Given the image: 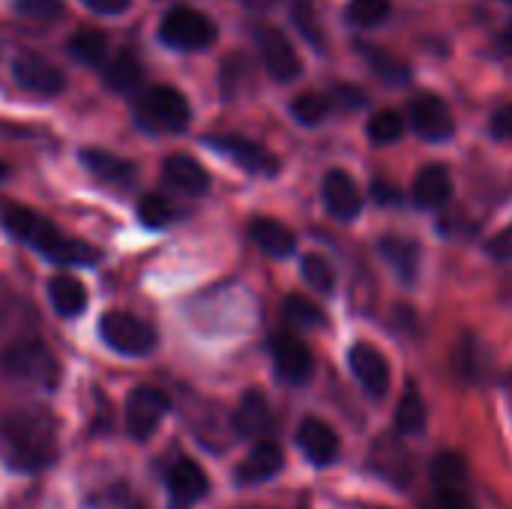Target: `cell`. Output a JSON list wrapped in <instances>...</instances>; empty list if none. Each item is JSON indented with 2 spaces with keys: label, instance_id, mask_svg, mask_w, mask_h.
Returning a JSON list of instances; mask_svg holds the SVG:
<instances>
[{
  "label": "cell",
  "instance_id": "cell-22",
  "mask_svg": "<svg viewBox=\"0 0 512 509\" xmlns=\"http://www.w3.org/2000/svg\"><path fill=\"white\" fill-rule=\"evenodd\" d=\"M249 237H252V243H255L264 255H270V258H288V255H294V249H297L294 231L285 228V225L276 222V219H267V216L252 219Z\"/></svg>",
  "mask_w": 512,
  "mask_h": 509
},
{
  "label": "cell",
  "instance_id": "cell-45",
  "mask_svg": "<svg viewBox=\"0 0 512 509\" xmlns=\"http://www.w3.org/2000/svg\"><path fill=\"white\" fill-rule=\"evenodd\" d=\"M6 174H9V168H6V162H0V180H6Z\"/></svg>",
  "mask_w": 512,
  "mask_h": 509
},
{
  "label": "cell",
  "instance_id": "cell-26",
  "mask_svg": "<svg viewBox=\"0 0 512 509\" xmlns=\"http://www.w3.org/2000/svg\"><path fill=\"white\" fill-rule=\"evenodd\" d=\"M381 255L387 264L396 270L402 282H414L420 273V246L408 237H384L381 240Z\"/></svg>",
  "mask_w": 512,
  "mask_h": 509
},
{
  "label": "cell",
  "instance_id": "cell-21",
  "mask_svg": "<svg viewBox=\"0 0 512 509\" xmlns=\"http://www.w3.org/2000/svg\"><path fill=\"white\" fill-rule=\"evenodd\" d=\"M81 162H84V168L96 177V180H102V183H108V186H132L135 183V177H138V168L129 162V159H123V156H117V153H108V150H96V147H87V150H81Z\"/></svg>",
  "mask_w": 512,
  "mask_h": 509
},
{
  "label": "cell",
  "instance_id": "cell-36",
  "mask_svg": "<svg viewBox=\"0 0 512 509\" xmlns=\"http://www.w3.org/2000/svg\"><path fill=\"white\" fill-rule=\"evenodd\" d=\"M282 309H285V318L294 321V324H300V327H321L324 324V312L309 297H303V294L285 297V306Z\"/></svg>",
  "mask_w": 512,
  "mask_h": 509
},
{
  "label": "cell",
  "instance_id": "cell-5",
  "mask_svg": "<svg viewBox=\"0 0 512 509\" xmlns=\"http://www.w3.org/2000/svg\"><path fill=\"white\" fill-rule=\"evenodd\" d=\"M159 39L168 48L177 51H201L213 45L216 39V24L195 6H171L162 21H159Z\"/></svg>",
  "mask_w": 512,
  "mask_h": 509
},
{
  "label": "cell",
  "instance_id": "cell-14",
  "mask_svg": "<svg viewBox=\"0 0 512 509\" xmlns=\"http://www.w3.org/2000/svg\"><path fill=\"white\" fill-rule=\"evenodd\" d=\"M12 78L33 96H57L66 87V75L39 54H18L12 60Z\"/></svg>",
  "mask_w": 512,
  "mask_h": 509
},
{
  "label": "cell",
  "instance_id": "cell-41",
  "mask_svg": "<svg viewBox=\"0 0 512 509\" xmlns=\"http://www.w3.org/2000/svg\"><path fill=\"white\" fill-rule=\"evenodd\" d=\"M90 12H99V15H120L129 9L132 0H81Z\"/></svg>",
  "mask_w": 512,
  "mask_h": 509
},
{
  "label": "cell",
  "instance_id": "cell-9",
  "mask_svg": "<svg viewBox=\"0 0 512 509\" xmlns=\"http://www.w3.org/2000/svg\"><path fill=\"white\" fill-rule=\"evenodd\" d=\"M369 468L396 489H408L414 480V456L402 444V435H381L369 450Z\"/></svg>",
  "mask_w": 512,
  "mask_h": 509
},
{
  "label": "cell",
  "instance_id": "cell-7",
  "mask_svg": "<svg viewBox=\"0 0 512 509\" xmlns=\"http://www.w3.org/2000/svg\"><path fill=\"white\" fill-rule=\"evenodd\" d=\"M171 402L159 387H135L126 396V408H123V420H126V432L132 441H147L159 423L165 420Z\"/></svg>",
  "mask_w": 512,
  "mask_h": 509
},
{
  "label": "cell",
  "instance_id": "cell-31",
  "mask_svg": "<svg viewBox=\"0 0 512 509\" xmlns=\"http://www.w3.org/2000/svg\"><path fill=\"white\" fill-rule=\"evenodd\" d=\"M360 51H363V57L369 60V66H372L384 81H390V84H405V81H411V69H408L402 60H396L393 54H387L384 48H378V45H360Z\"/></svg>",
  "mask_w": 512,
  "mask_h": 509
},
{
  "label": "cell",
  "instance_id": "cell-47",
  "mask_svg": "<svg viewBox=\"0 0 512 509\" xmlns=\"http://www.w3.org/2000/svg\"><path fill=\"white\" fill-rule=\"evenodd\" d=\"M507 3H512V0H507Z\"/></svg>",
  "mask_w": 512,
  "mask_h": 509
},
{
  "label": "cell",
  "instance_id": "cell-27",
  "mask_svg": "<svg viewBox=\"0 0 512 509\" xmlns=\"http://www.w3.org/2000/svg\"><path fill=\"white\" fill-rule=\"evenodd\" d=\"M66 51H69L78 63H84V66H102V63H105V54H108V39H105V33L96 30V27H78V30L69 36Z\"/></svg>",
  "mask_w": 512,
  "mask_h": 509
},
{
  "label": "cell",
  "instance_id": "cell-18",
  "mask_svg": "<svg viewBox=\"0 0 512 509\" xmlns=\"http://www.w3.org/2000/svg\"><path fill=\"white\" fill-rule=\"evenodd\" d=\"M297 447L303 450V456H306L315 468L333 465V462L339 459V450H342L336 429L327 426V423L318 420V417H309V420L300 423V429H297Z\"/></svg>",
  "mask_w": 512,
  "mask_h": 509
},
{
  "label": "cell",
  "instance_id": "cell-4",
  "mask_svg": "<svg viewBox=\"0 0 512 509\" xmlns=\"http://www.w3.org/2000/svg\"><path fill=\"white\" fill-rule=\"evenodd\" d=\"M135 120L150 132H183L192 120V108L177 87L156 84L135 96Z\"/></svg>",
  "mask_w": 512,
  "mask_h": 509
},
{
  "label": "cell",
  "instance_id": "cell-34",
  "mask_svg": "<svg viewBox=\"0 0 512 509\" xmlns=\"http://www.w3.org/2000/svg\"><path fill=\"white\" fill-rule=\"evenodd\" d=\"M390 0H351L348 3V9H345V15H348V21L351 24H357V27H378V24H384L387 18H390Z\"/></svg>",
  "mask_w": 512,
  "mask_h": 509
},
{
  "label": "cell",
  "instance_id": "cell-20",
  "mask_svg": "<svg viewBox=\"0 0 512 509\" xmlns=\"http://www.w3.org/2000/svg\"><path fill=\"white\" fill-rule=\"evenodd\" d=\"M162 180H165L174 192L192 195V198H198V195H204V192L210 189V174L204 171V165H198L192 156H183V153L168 156V159L162 162Z\"/></svg>",
  "mask_w": 512,
  "mask_h": 509
},
{
  "label": "cell",
  "instance_id": "cell-1",
  "mask_svg": "<svg viewBox=\"0 0 512 509\" xmlns=\"http://www.w3.org/2000/svg\"><path fill=\"white\" fill-rule=\"evenodd\" d=\"M0 456L9 468L33 474L57 459V420L45 408H18L0 420Z\"/></svg>",
  "mask_w": 512,
  "mask_h": 509
},
{
  "label": "cell",
  "instance_id": "cell-25",
  "mask_svg": "<svg viewBox=\"0 0 512 509\" xmlns=\"http://www.w3.org/2000/svg\"><path fill=\"white\" fill-rule=\"evenodd\" d=\"M48 297H51V306L57 309V315H63V318H78L87 309V291L69 273H57L48 279Z\"/></svg>",
  "mask_w": 512,
  "mask_h": 509
},
{
  "label": "cell",
  "instance_id": "cell-29",
  "mask_svg": "<svg viewBox=\"0 0 512 509\" xmlns=\"http://www.w3.org/2000/svg\"><path fill=\"white\" fill-rule=\"evenodd\" d=\"M423 429H426V402H423L420 390L414 384H408V390L402 393V399L396 405V432L420 435Z\"/></svg>",
  "mask_w": 512,
  "mask_h": 509
},
{
  "label": "cell",
  "instance_id": "cell-19",
  "mask_svg": "<svg viewBox=\"0 0 512 509\" xmlns=\"http://www.w3.org/2000/svg\"><path fill=\"white\" fill-rule=\"evenodd\" d=\"M285 468V453L279 444L273 441H261L252 447V453L240 462V468L234 471V480L240 486H261L267 480H273L279 471Z\"/></svg>",
  "mask_w": 512,
  "mask_h": 509
},
{
  "label": "cell",
  "instance_id": "cell-28",
  "mask_svg": "<svg viewBox=\"0 0 512 509\" xmlns=\"http://www.w3.org/2000/svg\"><path fill=\"white\" fill-rule=\"evenodd\" d=\"M141 78H144V69H141V60L132 51H120L105 66V84L114 93H132V90H138Z\"/></svg>",
  "mask_w": 512,
  "mask_h": 509
},
{
  "label": "cell",
  "instance_id": "cell-12",
  "mask_svg": "<svg viewBox=\"0 0 512 509\" xmlns=\"http://www.w3.org/2000/svg\"><path fill=\"white\" fill-rule=\"evenodd\" d=\"M207 144L222 153L225 159H231L234 165H240L249 174H261V177H273L279 171V159L258 141L243 138V135H210Z\"/></svg>",
  "mask_w": 512,
  "mask_h": 509
},
{
  "label": "cell",
  "instance_id": "cell-8",
  "mask_svg": "<svg viewBox=\"0 0 512 509\" xmlns=\"http://www.w3.org/2000/svg\"><path fill=\"white\" fill-rule=\"evenodd\" d=\"M468 465L459 453H441L432 465L438 509H474L468 492Z\"/></svg>",
  "mask_w": 512,
  "mask_h": 509
},
{
  "label": "cell",
  "instance_id": "cell-16",
  "mask_svg": "<svg viewBox=\"0 0 512 509\" xmlns=\"http://www.w3.org/2000/svg\"><path fill=\"white\" fill-rule=\"evenodd\" d=\"M168 509H192L207 492L210 480L192 459H177L168 471Z\"/></svg>",
  "mask_w": 512,
  "mask_h": 509
},
{
  "label": "cell",
  "instance_id": "cell-2",
  "mask_svg": "<svg viewBox=\"0 0 512 509\" xmlns=\"http://www.w3.org/2000/svg\"><path fill=\"white\" fill-rule=\"evenodd\" d=\"M0 222L15 240H21L24 246L36 249L39 255H45L48 261H54L60 267H87V264L99 261V252L93 246H87L75 237H66L60 228H54L45 216H39L30 207L3 204Z\"/></svg>",
  "mask_w": 512,
  "mask_h": 509
},
{
  "label": "cell",
  "instance_id": "cell-11",
  "mask_svg": "<svg viewBox=\"0 0 512 509\" xmlns=\"http://www.w3.org/2000/svg\"><path fill=\"white\" fill-rule=\"evenodd\" d=\"M255 39H258V48H261V60H264L267 72L276 81L288 84V81H294L303 72V63H300V54H297L294 42L279 27L261 24L255 30Z\"/></svg>",
  "mask_w": 512,
  "mask_h": 509
},
{
  "label": "cell",
  "instance_id": "cell-33",
  "mask_svg": "<svg viewBox=\"0 0 512 509\" xmlns=\"http://www.w3.org/2000/svg\"><path fill=\"white\" fill-rule=\"evenodd\" d=\"M138 219H141L144 228L159 231V228H168L174 222V207H171V201L165 195L150 192V195H144L138 201Z\"/></svg>",
  "mask_w": 512,
  "mask_h": 509
},
{
  "label": "cell",
  "instance_id": "cell-15",
  "mask_svg": "<svg viewBox=\"0 0 512 509\" xmlns=\"http://www.w3.org/2000/svg\"><path fill=\"white\" fill-rule=\"evenodd\" d=\"M270 351H273V363H276V372H279L282 381L303 384V381L312 378V369H315L312 351L294 333H273Z\"/></svg>",
  "mask_w": 512,
  "mask_h": 509
},
{
  "label": "cell",
  "instance_id": "cell-24",
  "mask_svg": "<svg viewBox=\"0 0 512 509\" xmlns=\"http://www.w3.org/2000/svg\"><path fill=\"white\" fill-rule=\"evenodd\" d=\"M270 429V405L264 393L249 390L234 411V432L240 438H261Z\"/></svg>",
  "mask_w": 512,
  "mask_h": 509
},
{
  "label": "cell",
  "instance_id": "cell-6",
  "mask_svg": "<svg viewBox=\"0 0 512 509\" xmlns=\"http://www.w3.org/2000/svg\"><path fill=\"white\" fill-rule=\"evenodd\" d=\"M102 342L123 357H147L156 348V330L132 312H105L99 321Z\"/></svg>",
  "mask_w": 512,
  "mask_h": 509
},
{
  "label": "cell",
  "instance_id": "cell-38",
  "mask_svg": "<svg viewBox=\"0 0 512 509\" xmlns=\"http://www.w3.org/2000/svg\"><path fill=\"white\" fill-rule=\"evenodd\" d=\"M15 12L30 21H54L63 15V0H15Z\"/></svg>",
  "mask_w": 512,
  "mask_h": 509
},
{
  "label": "cell",
  "instance_id": "cell-32",
  "mask_svg": "<svg viewBox=\"0 0 512 509\" xmlns=\"http://www.w3.org/2000/svg\"><path fill=\"white\" fill-rule=\"evenodd\" d=\"M330 108H333V102H330L324 93H315V90L300 93V96L291 102V114H294V120L303 123V126H318V123H324L327 114H330Z\"/></svg>",
  "mask_w": 512,
  "mask_h": 509
},
{
  "label": "cell",
  "instance_id": "cell-46",
  "mask_svg": "<svg viewBox=\"0 0 512 509\" xmlns=\"http://www.w3.org/2000/svg\"><path fill=\"white\" fill-rule=\"evenodd\" d=\"M240 509H255V507H240Z\"/></svg>",
  "mask_w": 512,
  "mask_h": 509
},
{
  "label": "cell",
  "instance_id": "cell-40",
  "mask_svg": "<svg viewBox=\"0 0 512 509\" xmlns=\"http://www.w3.org/2000/svg\"><path fill=\"white\" fill-rule=\"evenodd\" d=\"M486 252H489L495 261H512V225H507L504 231H498V234L489 240Z\"/></svg>",
  "mask_w": 512,
  "mask_h": 509
},
{
  "label": "cell",
  "instance_id": "cell-10",
  "mask_svg": "<svg viewBox=\"0 0 512 509\" xmlns=\"http://www.w3.org/2000/svg\"><path fill=\"white\" fill-rule=\"evenodd\" d=\"M408 120L414 132L426 141H450L456 132V117L450 105L435 93H417L408 105Z\"/></svg>",
  "mask_w": 512,
  "mask_h": 509
},
{
  "label": "cell",
  "instance_id": "cell-39",
  "mask_svg": "<svg viewBox=\"0 0 512 509\" xmlns=\"http://www.w3.org/2000/svg\"><path fill=\"white\" fill-rule=\"evenodd\" d=\"M489 132L498 138V141H512V102L510 105H501L495 111V117L489 120Z\"/></svg>",
  "mask_w": 512,
  "mask_h": 509
},
{
  "label": "cell",
  "instance_id": "cell-3",
  "mask_svg": "<svg viewBox=\"0 0 512 509\" xmlns=\"http://www.w3.org/2000/svg\"><path fill=\"white\" fill-rule=\"evenodd\" d=\"M0 369L6 378L33 384L39 390H57L60 384V363L57 357L36 339H18L0 354Z\"/></svg>",
  "mask_w": 512,
  "mask_h": 509
},
{
  "label": "cell",
  "instance_id": "cell-30",
  "mask_svg": "<svg viewBox=\"0 0 512 509\" xmlns=\"http://www.w3.org/2000/svg\"><path fill=\"white\" fill-rule=\"evenodd\" d=\"M366 135L372 144H393L405 135V117L393 108H381L378 114H372V120L366 123Z\"/></svg>",
  "mask_w": 512,
  "mask_h": 509
},
{
  "label": "cell",
  "instance_id": "cell-23",
  "mask_svg": "<svg viewBox=\"0 0 512 509\" xmlns=\"http://www.w3.org/2000/svg\"><path fill=\"white\" fill-rule=\"evenodd\" d=\"M414 201L420 207H444L453 195V177L444 165H426L420 168V174L414 177V189H411Z\"/></svg>",
  "mask_w": 512,
  "mask_h": 509
},
{
  "label": "cell",
  "instance_id": "cell-35",
  "mask_svg": "<svg viewBox=\"0 0 512 509\" xmlns=\"http://www.w3.org/2000/svg\"><path fill=\"white\" fill-rule=\"evenodd\" d=\"M300 270H303V279H306L315 291L333 294V288H336V273H333V267H330L327 258H321V255H306L303 264H300Z\"/></svg>",
  "mask_w": 512,
  "mask_h": 509
},
{
  "label": "cell",
  "instance_id": "cell-13",
  "mask_svg": "<svg viewBox=\"0 0 512 509\" xmlns=\"http://www.w3.org/2000/svg\"><path fill=\"white\" fill-rule=\"evenodd\" d=\"M348 366H351V372L360 381V387H363L366 396L384 399L390 393V363H387V357L375 345L357 342L348 351Z\"/></svg>",
  "mask_w": 512,
  "mask_h": 509
},
{
  "label": "cell",
  "instance_id": "cell-43",
  "mask_svg": "<svg viewBox=\"0 0 512 509\" xmlns=\"http://www.w3.org/2000/svg\"><path fill=\"white\" fill-rule=\"evenodd\" d=\"M372 198L378 201V204H399V189L396 186H390V183H384V180H375L372 183Z\"/></svg>",
  "mask_w": 512,
  "mask_h": 509
},
{
  "label": "cell",
  "instance_id": "cell-42",
  "mask_svg": "<svg viewBox=\"0 0 512 509\" xmlns=\"http://www.w3.org/2000/svg\"><path fill=\"white\" fill-rule=\"evenodd\" d=\"M333 99L342 102L345 108H360V105L366 102V96H363L357 87H351V84H339V87L333 90Z\"/></svg>",
  "mask_w": 512,
  "mask_h": 509
},
{
  "label": "cell",
  "instance_id": "cell-44",
  "mask_svg": "<svg viewBox=\"0 0 512 509\" xmlns=\"http://www.w3.org/2000/svg\"><path fill=\"white\" fill-rule=\"evenodd\" d=\"M498 45H501V51H507L512 54V21L504 27V33H501V39H498Z\"/></svg>",
  "mask_w": 512,
  "mask_h": 509
},
{
  "label": "cell",
  "instance_id": "cell-17",
  "mask_svg": "<svg viewBox=\"0 0 512 509\" xmlns=\"http://www.w3.org/2000/svg\"><path fill=\"white\" fill-rule=\"evenodd\" d=\"M321 198H324V207L330 210V216H336L342 222H351L363 210V192L354 183V177L342 168L327 171V177L321 183Z\"/></svg>",
  "mask_w": 512,
  "mask_h": 509
},
{
  "label": "cell",
  "instance_id": "cell-37",
  "mask_svg": "<svg viewBox=\"0 0 512 509\" xmlns=\"http://www.w3.org/2000/svg\"><path fill=\"white\" fill-rule=\"evenodd\" d=\"M291 12H294V24H297V30H300V33H303L315 48H324V30H321V24H318V18H315V6H312V0H294Z\"/></svg>",
  "mask_w": 512,
  "mask_h": 509
}]
</instances>
